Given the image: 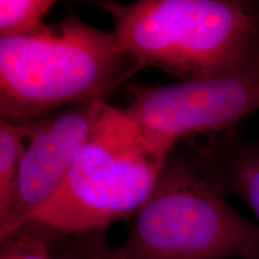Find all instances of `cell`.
<instances>
[{
	"mask_svg": "<svg viewBox=\"0 0 259 259\" xmlns=\"http://www.w3.org/2000/svg\"><path fill=\"white\" fill-rule=\"evenodd\" d=\"M144 69L114 32L74 12L29 36L0 38L2 121L28 122L105 100Z\"/></svg>",
	"mask_w": 259,
	"mask_h": 259,
	"instance_id": "6da1fadb",
	"label": "cell"
},
{
	"mask_svg": "<svg viewBox=\"0 0 259 259\" xmlns=\"http://www.w3.org/2000/svg\"><path fill=\"white\" fill-rule=\"evenodd\" d=\"M111 16L128 53L186 82L229 69L259 53V2L138 0L94 3Z\"/></svg>",
	"mask_w": 259,
	"mask_h": 259,
	"instance_id": "7a4b0ae2",
	"label": "cell"
},
{
	"mask_svg": "<svg viewBox=\"0 0 259 259\" xmlns=\"http://www.w3.org/2000/svg\"><path fill=\"white\" fill-rule=\"evenodd\" d=\"M135 216L122 259H259V226L229 205L190 145L169 154Z\"/></svg>",
	"mask_w": 259,
	"mask_h": 259,
	"instance_id": "3957f363",
	"label": "cell"
},
{
	"mask_svg": "<svg viewBox=\"0 0 259 259\" xmlns=\"http://www.w3.org/2000/svg\"><path fill=\"white\" fill-rule=\"evenodd\" d=\"M168 156L126 109L107 103L59 189L21 226L65 235L106 232L137 213Z\"/></svg>",
	"mask_w": 259,
	"mask_h": 259,
	"instance_id": "277c9868",
	"label": "cell"
},
{
	"mask_svg": "<svg viewBox=\"0 0 259 259\" xmlns=\"http://www.w3.org/2000/svg\"><path fill=\"white\" fill-rule=\"evenodd\" d=\"M128 90L132 102L126 112L169 155L181 139L229 131L259 111V53L202 78L166 85L134 83Z\"/></svg>",
	"mask_w": 259,
	"mask_h": 259,
	"instance_id": "5b68a950",
	"label": "cell"
},
{
	"mask_svg": "<svg viewBox=\"0 0 259 259\" xmlns=\"http://www.w3.org/2000/svg\"><path fill=\"white\" fill-rule=\"evenodd\" d=\"M106 105L92 102L67 107L29 121L17 189L8 215L0 221V239L17 229L56 193Z\"/></svg>",
	"mask_w": 259,
	"mask_h": 259,
	"instance_id": "8992f818",
	"label": "cell"
},
{
	"mask_svg": "<svg viewBox=\"0 0 259 259\" xmlns=\"http://www.w3.org/2000/svg\"><path fill=\"white\" fill-rule=\"evenodd\" d=\"M189 145L204 171L227 196H238L259 226V138H245L229 130L211 135L203 144Z\"/></svg>",
	"mask_w": 259,
	"mask_h": 259,
	"instance_id": "52a82bcc",
	"label": "cell"
},
{
	"mask_svg": "<svg viewBox=\"0 0 259 259\" xmlns=\"http://www.w3.org/2000/svg\"><path fill=\"white\" fill-rule=\"evenodd\" d=\"M29 136L28 122L0 121V221L8 215Z\"/></svg>",
	"mask_w": 259,
	"mask_h": 259,
	"instance_id": "ba28073f",
	"label": "cell"
},
{
	"mask_svg": "<svg viewBox=\"0 0 259 259\" xmlns=\"http://www.w3.org/2000/svg\"><path fill=\"white\" fill-rule=\"evenodd\" d=\"M51 0H2L0 2V38L29 36L47 27L45 23Z\"/></svg>",
	"mask_w": 259,
	"mask_h": 259,
	"instance_id": "9c48e42d",
	"label": "cell"
},
{
	"mask_svg": "<svg viewBox=\"0 0 259 259\" xmlns=\"http://www.w3.org/2000/svg\"><path fill=\"white\" fill-rule=\"evenodd\" d=\"M46 232L52 251L58 259H122L116 247L108 245L106 232L69 235Z\"/></svg>",
	"mask_w": 259,
	"mask_h": 259,
	"instance_id": "30bf717a",
	"label": "cell"
},
{
	"mask_svg": "<svg viewBox=\"0 0 259 259\" xmlns=\"http://www.w3.org/2000/svg\"><path fill=\"white\" fill-rule=\"evenodd\" d=\"M0 259H58L47 232L35 225H23L2 239Z\"/></svg>",
	"mask_w": 259,
	"mask_h": 259,
	"instance_id": "8fae6325",
	"label": "cell"
}]
</instances>
